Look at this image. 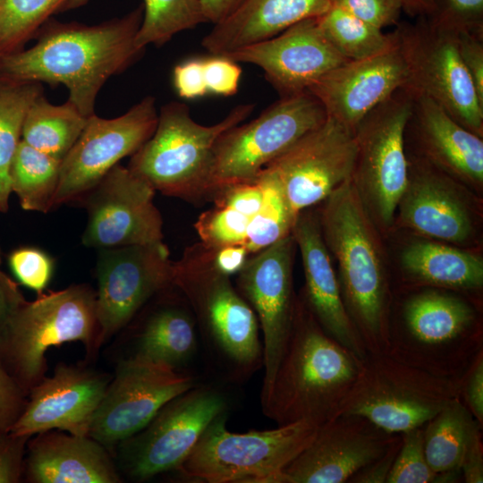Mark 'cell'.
Returning <instances> with one entry per match:
<instances>
[{
	"instance_id": "21",
	"label": "cell",
	"mask_w": 483,
	"mask_h": 483,
	"mask_svg": "<svg viewBox=\"0 0 483 483\" xmlns=\"http://www.w3.org/2000/svg\"><path fill=\"white\" fill-rule=\"evenodd\" d=\"M400 436L361 416L337 415L319 426L312 441L284 469V483L348 482Z\"/></svg>"
},
{
	"instance_id": "45",
	"label": "cell",
	"mask_w": 483,
	"mask_h": 483,
	"mask_svg": "<svg viewBox=\"0 0 483 483\" xmlns=\"http://www.w3.org/2000/svg\"><path fill=\"white\" fill-rule=\"evenodd\" d=\"M31 436L7 432L0 436V483L23 479L25 454Z\"/></svg>"
},
{
	"instance_id": "39",
	"label": "cell",
	"mask_w": 483,
	"mask_h": 483,
	"mask_svg": "<svg viewBox=\"0 0 483 483\" xmlns=\"http://www.w3.org/2000/svg\"><path fill=\"white\" fill-rule=\"evenodd\" d=\"M143 17L135 44L161 47L183 30L206 22L199 0H144Z\"/></svg>"
},
{
	"instance_id": "31",
	"label": "cell",
	"mask_w": 483,
	"mask_h": 483,
	"mask_svg": "<svg viewBox=\"0 0 483 483\" xmlns=\"http://www.w3.org/2000/svg\"><path fill=\"white\" fill-rule=\"evenodd\" d=\"M262 194L258 178L218 191L212 197L215 206L194 224L200 242L212 249L244 245L247 228L260 208Z\"/></svg>"
},
{
	"instance_id": "27",
	"label": "cell",
	"mask_w": 483,
	"mask_h": 483,
	"mask_svg": "<svg viewBox=\"0 0 483 483\" xmlns=\"http://www.w3.org/2000/svg\"><path fill=\"white\" fill-rule=\"evenodd\" d=\"M23 479L30 483H120L111 452L89 436L48 430L30 438Z\"/></svg>"
},
{
	"instance_id": "1",
	"label": "cell",
	"mask_w": 483,
	"mask_h": 483,
	"mask_svg": "<svg viewBox=\"0 0 483 483\" xmlns=\"http://www.w3.org/2000/svg\"><path fill=\"white\" fill-rule=\"evenodd\" d=\"M144 7L100 24L61 22L50 19L28 49L0 56V79L64 85L68 101L86 117L95 114L97 96L112 76L143 55L135 44Z\"/></svg>"
},
{
	"instance_id": "37",
	"label": "cell",
	"mask_w": 483,
	"mask_h": 483,
	"mask_svg": "<svg viewBox=\"0 0 483 483\" xmlns=\"http://www.w3.org/2000/svg\"><path fill=\"white\" fill-rule=\"evenodd\" d=\"M318 20L326 37L347 60L375 55L390 48L396 40L394 30L385 33L333 4Z\"/></svg>"
},
{
	"instance_id": "28",
	"label": "cell",
	"mask_w": 483,
	"mask_h": 483,
	"mask_svg": "<svg viewBox=\"0 0 483 483\" xmlns=\"http://www.w3.org/2000/svg\"><path fill=\"white\" fill-rule=\"evenodd\" d=\"M331 4V0H244L233 14L214 25L201 45L213 55H225L318 17Z\"/></svg>"
},
{
	"instance_id": "52",
	"label": "cell",
	"mask_w": 483,
	"mask_h": 483,
	"mask_svg": "<svg viewBox=\"0 0 483 483\" xmlns=\"http://www.w3.org/2000/svg\"><path fill=\"white\" fill-rule=\"evenodd\" d=\"M480 431L481 429L472 436L461 463V471L466 483L483 482V450Z\"/></svg>"
},
{
	"instance_id": "7",
	"label": "cell",
	"mask_w": 483,
	"mask_h": 483,
	"mask_svg": "<svg viewBox=\"0 0 483 483\" xmlns=\"http://www.w3.org/2000/svg\"><path fill=\"white\" fill-rule=\"evenodd\" d=\"M462 378L431 374L386 352H368L339 415L361 416L388 433L402 434L460 399Z\"/></svg>"
},
{
	"instance_id": "47",
	"label": "cell",
	"mask_w": 483,
	"mask_h": 483,
	"mask_svg": "<svg viewBox=\"0 0 483 483\" xmlns=\"http://www.w3.org/2000/svg\"><path fill=\"white\" fill-rule=\"evenodd\" d=\"M461 59L483 102V35L470 32H456Z\"/></svg>"
},
{
	"instance_id": "5",
	"label": "cell",
	"mask_w": 483,
	"mask_h": 483,
	"mask_svg": "<svg viewBox=\"0 0 483 483\" xmlns=\"http://www.w3.org/2000/svg\"><path fill=\"white\" fill-rule=\"evenodd\" d=\"M96 292L88 284L39 292L25 301L0 328V360L27 394L45 377L46 352L79 341L87 360L97 354Z\"/></svg>"
},
{
	"instance_id": "18",
	"label": "cell",
	"mask_w": 483,
	"mask_h": 483,
	"mask_svg": "<svg viewBox=\"0 0 483 483\" xmlns=\"http://www.w3.org/2000/svg\"><path fill=\"white\" fill-rule=\"evenodd\" d=\"M407 157L408 182L394 225L425 239L455 246L471 243L480 215L474 192L423 159Z\"/></svg>"
},
{
	"instance_id": "50",
	"label": "cell",
	"mask_w": 483,
	"mask_h": 483,
	"mask_svg": "<svg viewBox=\"0 0 483 483\" xmlns=\"http://www.w3.org/2000/svg\"><path fill=\"white\" fill-rule=\"evenodd\" d=\"M402 445V434L388 451L379 459L367 465L355 473L348 482L352 483H384Z\"/></svg>"
},
{
	"instance_id": "49",
	"label": "cell",
	"mask_w": 483,
	"mask_h": 483,
	"mask_svg": "<svg viewBox=\"0 0 483 483\" xmlns=\"http://www.w3.org/2000/svg\"><path fill=\"white\" fill-rule=\"evenodd\" d=\"M461 400L482 426L483 424V351H481L462 378Z\"/></svg>"
},
{
	"instance_id": "43",
	"label": "cell",
	"mask_w": 483,
	"mask_h": 483,
	"mask_svg": "<svg viewBox=\"0 0 483 483\" xmlns=\"http://www.w3.org/2000/svg\"><path fill=\"white\" fill-rule=\"evenodd\" d=\"M331 3L382 30L397 25L403 11L401 0H331Z\"/></svg>"
},
{
	"instance_id": "20",
	"label": "cell",
	"mask_w": 483,
	"mask_h": 483,
	"mask_svg": "<svg viewBox=\"0 0 483 483\" xmlns=\"http://www.w3.org/2000/svg\"><path fill=\"white\" fill-rule=\"evenodd\" d=\"M292 234L250 254L237 274V290L254 310L263 332L264 377L268 390L292 330L296 296L292 267L296 250Z\"/></svg>"
},
{
	"instance_id": "14",
	"label": "cell",
	"mask_w": 483,
	"mask_h": 483,
	"mask_svg": "<svg viewBox=\"0 0 483 483\" xmlns=\"http://www.w3.org/2000/svg\"><path fill=\"white\" fill-rule=\"evenodd\" d=\"M97 352L156 295L173 286L174 262L163 242L98 250Z\"/></svg>"
},
{
	"instance_id": "48",
	"label": "cell",
	"mask_w": 483,
	"mask_h": 483,
	"mask_svg": "<svg viewBox=\"0 0 483 483\" xmlns=\"http://www.w3.org/2000/svg\"><path fill=\"white\" fill-rule=\"evenodd\" d=\"M173 83L179 97L185 99L202 97L208 94L203 59H189L175 65Z\"/></svg>"
},
{
	"instance_id": "53",
	"label": "cell",
	"mask_w": 483,
	"mask_h": 483,
	"mask_svg": "<svg viewBox=\"0 0 483 483\" xmlns=\"http://www.w3.org/2000/svg\"><path fill=\"white\" fill-rule=\"evenodd\" d=\"M25 301L18 284L0 269V328Z\"/></svg>"
},
{
	"instance_id": "51",
	"label": "cell",
	"mask_w": 483,
	"mask_h": 483,
	"mask_svg": "<svg viewBox=\"0 0 483 483\" xmlns=\"http://www.w3.org/2000/svg\"><path fill=\"white\" fill-rule=\"evenodd\" d=\"M250 255V253L242 244L225 245L212 249L213 262L216 267L229 276L237 275L241 271Z\"/></svg>"
},
{
	"instance_id": "16",
	"label": "cell",
	"mask_w": 483,
	"mask_h": 483,
	"mask_svg": "<svg viewBox=\"0 0 483 483\" xmlns=\"http://www.w3.org/2000/svg\"><path fill=\"white\" fill-rule=\"evenodd\" d=\"M156 98L147 96L126 113L106 119L88 117L79 138L62 160L54 207L80 201L119 162L133 155L154 133Z\"/></svg>"
},
{
	"instance_id": "42",
	"label": "cell",
	"mask_w": 483,
	"mask_h": 483,
	"mask_svg": "<svg viewBox=\"0 0 483 483\" xmlns=\"http://www.w3.org/2000/svg\"><path fill=\"white\" fill-rule=\"evenodd\" d=\"M428 18L436 25L483 35V0H434Z\"/></svg>"
},
{
	"instance_id": "30",
	"label": "cell",
	"mask_w": 483,
	"mask_h": 483,
	"mask_svg": "<svg viewBox=\"0 0 483 483\" xmlns=\"http://www.w3.org/2000/svg\"><path fill=\"white\" fill-rule=\"evenodd\" d=\"M131 356L178 369L196 349L195 323L190 313L174 304L157 307L134 335Z\"/></svg>"
},
{
	"instance_id": "35",
	"label": "cell",
	"mask_w": 483,
	"mask_h": 483,
	"mask_svg": "<svg viewBox=\"0 0 483 483\" xmlns=\"http://www.w3.org/2000/svg\"><path fill=\"white\" fill-rule=\"evenodd\" d=\"M42 93L41 83L0 79V213L9 208L10 167L21 140L26 113Z\"/></svg>"
},
{
	"instance_id": "13",
	"label": "cell",
	"mask_w": 483,
	"mask_h": 483,
	"mask_svg": "<svg viewBox=\"0 0 483 483\" xmlns=\"http://www.w3.org/2000/svg\"><path fill=\"white\" fill-rule=\"evenodd\" d=\"M225 410L223 395L210 387L194 386L173 398L144 428L117 445L118 470L138 481L176 470Z\"/></svg>"
},
{
	"instance_id": "4",
	"label": "cell",
	"mask_w": 483,
	"mask_h": 483,
	"mask_svg": "<svg viewBox=\"0 0 483 483\" xmlns=\"http://www.w3.org/2000/svg\"><path fill=\"white\" fill-rule=\"evenodd\" d=\"M482 349V328L473 306L447 290L411 294L389 323L392 357L450 378L462 377Z\"/></svg>"
},
{
	"instance_id": "38",
	"label": "cell",
	"mask_w": 483,
	"mask_h": 483,
	"mask_svg": "<svg viewBox=\"0 0 483 483\" xmlns=\"http://www.w3.org/2000/svg\"><path fill=\"white\" fill-rule=\"evenodd\" d=\"M257 178L261 182L263 194L260 208L246 231L244 246L250 254L291 234L296 220L275 176L263 169Z\"/></svg>"
},
{
	"instance_id": "46",
	"label": "cell",
	"mask_w": 483,
	"mask_h": 483,
	"mask_svg": "<svg viewBox=\"0 0 483 483\" xmlns=\"http://www.w3.org/2000/svg\"><path fill=\"white\" fill-rule=\"evenodd\" d=\"M28 395L0 360V436L10 431L22 413Z\"/></svg>"
},
{
	"instance_id": "29",
	"label": "cell",
	"mask_w": 483,
	"mask_h": 483,
	"mask_svg": "<svg viewBox=\"0 0 483 483\" xmlns=\"http://www.w3.org/2000/svg\"><path fill=\"white\" fill-rule=\"evenodd\" d=\"M408 281L456 292H476L483 286V258L449 243L421 238L409 242L400 254Z\"/></svg>"
},
{
	"instance_id": "41",
	"label": "cell",
	"mask_w": 483,
	"mask_h": 483,
	"mask_svg": "<svg viewBox=\"0 0 483 483\" xmlns=\"http://www.w3.org/2000/svg\"><path fill=\"white\" fill-rule=\"evenodd\" d=\"M8 264L16 279L38 293L48 285L55 265L50 255L35 247L15 249L8 256Z\"/></svg>"
},
{
	"instance_id": "26",
	"label": "cell",
	"mask_w": 483,
	"mask_h": 483,
	"mask_svg": "<svg viewBox=\"0 0 483 483\" xmlns=\"http://www.w3.org/2000/svg\"><path fill=\"white\" fill-rule=\"evenodd\" d=\"M413 95L406 130L417 142L416 156L473 192L483 187V140L441 106L422 95Z\"/></svg>"
},
{
	"instance_id": "40",
	"label": "cell",
	"mask_w": 483,
	"mask_h": 483,
	"mask_svg": "<svg viewBox=\"0 0 483 483\" xmlns=\"http://www.w3.org/2000/svg\"><path fill=\"white\" fill-rule=\"evenodd\" d=\"M437 473L429 466L423 444V426L402 434V445L386 483L436 482Z\"/></svg>"
},
{
	"instance_id": "12",
	"label": "cell",
	"mask_w": 483,
	"mask_h": 483,
	"mask_svg": "<svg viewBox=\"0 0 483 483\" xmlns=\"http://www.w3.org/2000/svg\"><path fill=\"white\" fill-rule=\"evenodd\" d=\"M396 26L408 69L403 88L430 98L461 125L483 137V102L461 59L456 32L427 16Z\"/></svg>"
},
{
	"instance_id": "3",
	"label": "cell",
	"mask_w": 483,
	"mask_h": 483,
	"mask_svg": "<svg viewBox=\"0 0 483 483\" xmlns=\"http://www.w3.org/2000/svg\"><path fill=\"white\" fill-rule=\"evenodd\" d=\"M361 368L362 360L331 337L296 297L287 346L261 395L263 412L278 426L305 421L319 427L339 415Z\"/></svg>"
},
{
	"instance_id": "55",
	"label": "cell",
	"mask_w": 483,
	"mask_h": 483,
	"mask_svg": "<svg viewBox=\"0 0 483 483\" xmlns=\"http://www.w3.org/2000/svg\"><path fill=\"white\" fill-rule=\"evenodd\" d=\"M403 11L412 16H429L434 9V0H401Z\"/></svg>"
},
{
	"instance_id": "25",
	"label": "cell",
	"mask_w": 483,
	"mask_h": 483,
	"mask_svg": "<svg viewBox=\"0 0 483 483\" xmlns=\"http://www.w3.org/2000/svg\"><path fill=\"white\" fill-rule=\"evenodd\" d=\"M305 278L303 301L322 328L363 360L367 349L344 307L333 258L324 242L318 211L301 212L292 229Z\"/></svg>"
},
{
	"instance_id": "17",
	"label": "cell",
	"mask_w": 483,
	"mask_h": 483,
	"mask_svg": "<svg viewBox=\"0 0 483 483\" xmlns=\"http://www.w3.org/2000/svg\"><path fill=\"white\" fill-rule=\"evenodd\" d=\"M155 193L127 166H114L80 200L88 213L82 244L102 250L163 242V218Z\"/></svg>"
},
{
	"instance_id": "32",
	"label": "cell",
	"mask_w": 483,
	"mask_h": 483,
	"mask_svg": "<svg viewBox=\"0 0 483 483\" xmlns=\"http://www.w3.org/2000/svg\"><path fill=\"white\" fill-rule=\"evenodd\" d=\"M462 401L447 404L423 426L426 459L436 473L461 470L466 448L481 429Z\"/></svg>"
},
{
	"instance_id": "44",
	"label": "cell",
	"mask_w": 483,
	"mask_h": 483,
	"mask_svg": "<svg viewBox=\"0 0 483 483\" xmlns=\"http://www.w3.org/2000/svg\"><path fill=\"white\" fill-rule=\"evenodd\" d=\"M203 70L208 93L223 97L236 94L242 72L236 62L223 55H213L203 59Z\"/></svg>"
},
{
	"instance_id": "33",
	"label": "cell",
	"mask_w": 483,
	"mask_h": 483,
	"mask_svg": "<svg viewBox=\"0 0 483 483\" xmlns=\"http://www.w3.org/2000/svg\"><path fill=\"white\" fill-rule=\"evenodd\" d=\"M87 119L70 101L53 105L42 93L26 113L21 140L63 160L84 129Z\"/></svg>"
},
{
	"instance_id": "9",
	"label": "cell",
	"mask_w": 483,
	"mask_h": 483,
	"mask_svg": "<svg viewBox=\"0 0 483 483\" xmlns=\"http://www.w3.org/2000/svg\"><path fill=\"white\" fill-rule=\"evenodd\" d=\"M173 284L185 296L208 338L242 371L263 360L258 318L230 276L215 266L212 249L200 242L174 262Z\"/></svg>"
},
{
	"instance_id": "22",
	"label": "cell",
	"mask_w": 483,
	"mask_h": 483,
	"mask_svg": "<svg viewBox=\"0 0 483 483\" xmlns=\"http://www.w3.org/2000/svg\"><path fill=\"white\" fill-rule=\"evenodd\" d=\"M223 56L259 67L280 97L307 91L326 73L348 61L326 37L318 17Z\"/></svg>"
},
{
	"instance_id": "19",
	"label": "cell",
	"mask_w": 483,
	"mask_h": 483,
	"mask_svg": "<svg viewBox=\"0 0 483 483\" xmlns=\"http://www.w3.org/2000/svg\"><path fill=\"white\" fill-rule=\"evenodd\" d=\"M356 149L354 131L327 116L264 169L278 181L297 217L351 178Z\"/></svg>"
},
{
	"instance_id": "36",
	"label": "cell",
	"mask_w": 483,
	"mask_h": 483,
	"mask_svg": "<svg viewBox=\"0 0 483 483\" xmlns=\"http://www.w3.org/2000/svg\"><path fill=\"white\" fill-rule=\"evenodd\" d=\"M89 0H0V56L24 48L54 15Z\"/></svg>"
},
{
	"instance_id": "10",
	"label": "cell",
	"mask_w": 483,
	"mask_h": 483,
	"mask_svg": "<svg viewBox=\"0 0 483 483\" xmlns=\"http://www.w3.org/2000/svg\"><path fill=\"white\" fill-rule=\"evenodd\" d=\"M327 119L309 90L280 97L256 119L224 131L213 148L207 199L220 190L257 179L262 170Z\"/></svg>"
},
{
	"instance_id": "15",
	"label": "cell",
	"mask_w": 483,
	"mask_h": 483,
	"mask_svg": "<svg viewBox=\"0 0 483 483\" xmlns=\"http://www.w3.org/2000/svg\"><path fill=\"white\" fill-rule=\"evenodd\" d=\"M194 387L191 375L139 357L121 360L89 436L110 452L144 428L173 398Z\"/></svg>"
},
{
	"instance_id": "56",
	"label": "cell",
	"mask_w": 483,
	"mask_h": 483,
	"mask_svg": "<svg viewBox=\"0 0 483 483\" xmlns=\"http://www.w3.org/2000/svg\"><path fill=\"white\" fill-rule=\"evenodd\" d=\"M2 258H1V251H0V264H1Z\"/></svg>"
},
{
	"instance_id": "6",
	"label": "cell",
	"mask_w": 483,
	"mask_h": 483,
	"mask_svg": "<svg viewBox=\"0 0 483 483\" xmlns=\"http://www.w3.org/2000/svg\"><path fill=\"white\" fill-rule=\"evenodd\" d=\"M254 107L238 105L221 122L205 126L192 119L187 105L169 102L158 113L154 133L131 156L127 167L164 195L190 201L207 199L216 140Z\"/></svg>"
},
{
	"instance_id": "2",
	"label": "cell",
	"mask_w": 483,
	"mask_h": 483,
	"mask_svg": "<svg viewBox=\"0 0 483 483\" xmlns=\"http://www.w3.org/2000/svg\"><path fill=\"white\" fill-rule=\"evenodd\" d=\"M319 204L321 233L337 265L346 311L367 352L387 353L393 299L379 229L351 178Z\"/></svg>"
},
{
	"instance_id": "23",
	"label": "cell",
	"mask_w": 483,
	"mask_h": 483,
	"mask_svg": "<svg viewBox=\"0 0 483 483\" xmlns=\"http://www.w3.org/2000/svg\"><path fill=\"white\" fill-rule=\"evenodd\" d=\"M112 376L84 365L58 363L28 394L25 408L10 432L28 435L60 430L89 436L93 417Z\"/></svg>"
},
{
	"instance_id": "54",
	"label": "cell",
	"mask_w": 483,
	"mask_h": 483,
	"mask_svg": "<svg viewBox=\"0 0 483 483\" xmlns=\"http://www.w3.org/2000/svg\"><path fill=\"white\" fill-rule=\"evenodd\" d=\"M206 22L216 25L233 14L244 0H199Z\"/></svg>"
},
{
	"instance_id": "34",
	"label": "cell",
	"mask_w": 483,
	"mask_h": 483,
	"mask_svg": "<svg viewBox=\"0 0 483 483\" xmlns=\"http://www.w3.org/2000/svg\"><path fill=\"white\" fill-rule=\"evenodd\" d=\"M61 164L62 159L21 140L10 167V184L24 210L47 213L54 208Z\"/></svg>"
},
{
	"instance_id": "8",
	"label": "cell",
	"mask_w": 483,
	"mask_h": 483,
	"mask_svg": "<svg viewBox=\"0 0 483 483\" xmlns=\"http://www.w3.org/2000/svg\"><path fill=\"white\" fill-rule=\"evenodd\" d=\"M318 428L299 421L233 433L223 413L176 470L186 479L208 483H284V469L312 441Z\"/></svg>"
},
{
	"instance_id": "11",
	"label": "cell",
	"mask_w": 483,
	"mask_h": 483,
	"mask_svg": "<svg viewBox=\"0 0 483 483\" xmlns=\"http://www.w3.org/2000/svg\"><path fill=\"white\" fill-rule=\"evenodd\" d=\"M412 103V93L402 88L353 130L357 149L351 179L373 222L382 231L394 225L408 182L405 131Z\"/></svg>"
},
{
	"instance_id": "24",
	"label": "cell",
	"mask_w": 483,
	"mask_h": 483,
	"mask_svg": "<svg viewBox=\"0 0 483 483\" xmlns=\"http://www.w3.org/2000/svg\"><path fill=\"white\" fill-rule=\"evenodd\" d=\"M407 80L408 69L396 37L390 48L344 62L308 90L319 100L328 117L353 131L369 112L403 88Z\"/></svg>"
}]
</instances>
